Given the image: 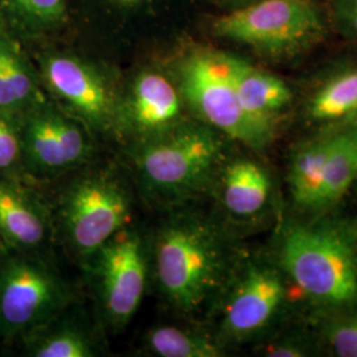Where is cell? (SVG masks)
I'll return each mask as SVG.
<instances>
[{
  "label": "cell",
  "mask_w": 357,
  "mask_h": 357,
  "mask_svg": "<svg viewBox=\"0 0 357 357\" xmlns=\"http://www.w3.org/2000/svg\"><path fill=\"white\" fill-rule=\"evenodd\" d=\"M105 323L123 330L141 306L150 271L149 250L139 231H118L85 262Z\"/></svg>",
  "instance_id": "obj_8"
},
{
  "label": "cell",
  "mask_w": 357,
  "mask_h": 357,
  "mask_svg": "<svg viewBox=\"0 0 357 357\" xmlns=\"http://www.w3.org/2000/svg\"><path fill=\"white\" fill-rule=\"evenodd\" d=\"M349 1H351V3H354V4H356L357 6V0H349Z\"/></svg>",
  "instance_id": "obj_27"
},
{
  "label": "cell",
  "mask_w": 357,
  "mask_h": 357,
  "mask_svg": "<svg viewBox=\"0 0 357 357\" xmlns=\"http://www.w3.org/2000/svg\"><path fill=\"white\" fill-rule=\"evenodd\" d=\"M330 343L337 356L357 357V318L336 324L330 332Z\"/></svg>",
  "instance_id": "obj_23"
},
{
  "label": "cell",
  "mask_w": 357,
  "mask_h": 357,
  "mask_svg": "<svg viewBox=\"0 0 357 357\" xmlns=\"http://www.w3.org/2000/svg\"><path fill=\"white\" fill-rule=\"evenodd\" d=\"M357 176V128L335 134L327 158L317 208L337 203Z\"/></svg>",
  "instance_id": "obj_17"
},
{
  "label": "cell",
  "mask_w": 357,
  "mask_h": 357,
  "mask_svg": "<svg viewBox=\"0 0 357 357\" xmlns=\"http://www.w3.org/2000/svg\"><path fill=\"white\" fill-rule=\"evenodd\" d=\"M222 57L246 112L273 128V118L293 98L290 88L280 77L261 70L238 57L225 53Z\"/></svg>",
  "instance_id": "obj_14"
},
{
  "label": "cell",
  "mask_w": 357,
  "mask_h": 357,
  "mask_svg": "<svg viewBox=\"0 0 357 357\" xmlns=\"http://www.w3.org/2000/svg\"><path fill=\"white\" fill-rule=\"evenodd\" d=\"M181 93L160 72L146 70L135 78L121 130H128L139 143L149 141L180 125ZM118 125V130H119Z\"/></svg>",
  "instance_id": "obj_12"
},
{
  "label": "cell",
  "mask_w": 357,
  "mask_h": 357,
  "mask_svg": "<svg viewBox=\"0 0 357 357\" xmlns=\"http://www.w3.org/2000/svg\"><path fill=\"white\" fill-rule=\"evenodd\" d=\"M48 89L79 122L94 131L118 130L121 109L102 75L72 56L52 54L41 64Z\"/></svg>",
  "instance_id": "obj_9"
},
{
  "label": "cell",
  "mask_w": 357,
  "mask_h": 357,
  "mask_svg": "<svg viewBox=\"0 0 357 357\" xmlns=\"http://www.w3.org/2000/svg\"><path fill=\"white\" fill-rule=\"evenodd\" d=\"M22 162V135L10 116L0 112V171Z\"/></svg>",
  "instance_id": "obj_22"
},
{
  "label": "cell",
  "mask_w": 357,
  "mask_h": 357,
  "mask_svg": "<svg viewBox=\"0 0 357 357\" xmlns=\"http://www.w3.org/2000/svg\"><path fill=\"white\" fill-rule=\"evenodd\" d=\"M221 155L216 132L180 123L137 144L134 162L142 192L155 204H176L212 178Z\"/></svg>",
  "instance_id": "obj_2"
},
{
  "label": "cell",
  "mask_w": 357,
  "mask_h": 357,
  "mask_svg": "<svg viewBox=\"0 0 357 357\" xmlns=\"http://www.w3.org/2000/svg\"><path fill=\"white\" fill-rule=\"evenodd\" d=\"M132 196L114 168H100L75 178L59 211V227L69 252L86 262L118 231L128 228Z\"/></svg>",
  "instance_id": "obj_3"
},
{
  "label": "cell",
  "mask_w": 357,
  "mask_h": 357,
  "mask_svg": "<svg viewBox=\"0 0 357 357\" xmlns=\"http://www.w3.org/2000/svg\"><path fill=\"white\" fill-rule=\"evenodd\" d=\"M270 178L266 171L252 160L238 159L222 174V203L231 215L252 217L268 202Z\"/></svg>",
  "instance_id": "obj_15"
},
{
  "label": "cell",
  "mask_w": 357,
  "mask_h": 357,
  "mask_svg": "<svg viewBox=\"0 0 357 357\" xmlns=\"http://www.w3.org/2000/svg\"><path fill=\"white\" fill-rule=\"evenodd\" d=\"M283 268L305 293L324 305L357 298V262L344 237L326 228H293L282 246Z\"/></svg>",
  "instance_id": "obj_5"
},
{
  "label": "cell",
  "mask_w": 357,
  "mask_h": 357,
  "mask_svg": "<svg viewBox=\"0 0 357 357\" xmlns=\"http://www.w3.org/2000/svg\"><path fill=\"white\" fill-rule=\"evenodd\" d=\"M178 89L211 128L255 150L268 144L273 128L249 114L240 101L222 53L197 51L178 66Z\"/></svg>",
  "instance_id": "obj_4"
},
{
  "label": "cell",
  "mask_w": 357,
  "mask_h": 357,
  "mask_svg": "<svg viewBox=\"0 0 357 357\" xmlns=\"http://www.w3.org/2000/svg\"><path fill=\"white\" fill-rule=\"evenodd\" d=\"M123 1H137V0H123Z\"/></svg>",
  "instance_id": "obj_28"
},
{
  "label": "cell",
  "mask_w": 357,
  "mask_h": 357,
  "mask_svg": "<svg viewBox=\"0 0 357 357\" xmlns=\"http://www.w3.org/2000/svg\"><path fill=\"white\" fill-rule=\"evenodd\" d=\"M146 351L158 357L221 356L218 345L196 332L178 326H158L144 336Z\"/></svg>",
  "instance_id": "obj_20"
},
{
  "label": "cell",
  "mask_w": 357,
  "mask_h": 357,
  "mask_svg": "<svg viewBox=\"0 0 357 357\" xmlns=\"http://www.w3.org/2000/svg\"><path fill=\"white\" fill-rule=\"evenodd\" d=\"M149 259L162 296L184 314L208 302L228 268L227 249L217 230L187 215L169 217L159 227Z\"/></svg>",
  "instance_id": "obj_1"
},
{
  "label": "cell",
  "mask_w": 357,
  "mask_h": 357,
  "mask_svg": "<svg viewBox=\"0 0 357 357\" xmlns=\"http://www.w3.org/2000/svg\"><path fill=\"white\" fill-rule=\"evenodd\" d=\"M344 15L349 23V26H352L354 32L357 35V6L351 3L349 0H347L344 4Z\"/></svg>",
  "instance_id": "obj_26"
},
{
  "label": "cell",
  "mask_w": 357,
  "mask_h": 357,
  "mask_svg": "<svg viewBox=\"0 0 357 357\" xmlns=\"http://www.w3.org/2000/svg\"><path fill=\"white\" fill-rule=\"evenodd\" d=\"M60 317V315H59ZM59 317L31 332L28 355L35 357H93L98 355L94 337L85 327Z\"/></svg>",
  "instance_id": "obj_16"
},
{
  "label": "cell",
  "mask_w": 357,
  "mask_h": 357,
  "mask_svg": "<svg viewBox=\"0 0 357 357\" xmlns=\"http://www.w3.org/2000/svg\"><path fill=\"white\" fill-rule=\"evenodd\" d=\"M215 33L275 57L294 56L324 35L318 8L310 0H262L218 17Z\"/></svg>",
  "instance_id": "obj_6"
},
{
  "label": "cell",
  "mask_w": 357,
  "mask_h": 357,
  "mask_svg": "<svg viewBox=\"0 0 357 357\" xmlns=\"http://www.w3.org/2000/svg\"><path fill=\"white\" fill-rule=\"evenodd\" d=\"M231 289L222 311L221 333L233 340L261 331L273 319L284 296L280 275L259 265L245 268Z\"/></svg>",
  "instance_id": "obj_11"
},
{
  "label": "cell",
  "mask_w": 357,
  "mask_h": 357,
  "mask_svg": "<svg viewBox=\"0 0 357 357\" xmlns=\"http://www.w3.org/2000/svg\"><path fill=\"white\" fill-rule=\"evenodd\" d=\"M22 253L0 264V335L35 331L70 303L63 278L38 257Z\"/></svg>",
  "instance_id": "obj_7"
},
{
  "label": "cell",
  "mask_w": 357,
  "mask_h": 357,
  "mask_svg": "<svg viewBox=\"0 0 357 357\" xmlns=\"http://www.w3.org/2000/svg\"><path fill=\"white\" fill-rule=\"evenodd\" d=\"M20 135L22 160L41 175H59L82 166L93 153L85 128L53 107L35 109Z\"/></svg>",
  "instance_id": "obj_10"
},
{
  "label": "cell",
  "mask_w": 357,
  "mask_h": 357,
  "mask_svg": "<svg viewBox=\"0 0 357 357\" xmlns=\"http://www.w3.org/2000/svg\"><path fill=\"white\" fill-rule=\"evenodd\" d=\"M310 116L330 122L357 113V69L347 70L327 81L311 98Z\"/></svg>",
  "instance_id": "obj_21"
},
{
  "label": "cell",
  "mask_w": 357,
  "mask_h": 357,
  "mask_svg": "<svg viewBox=\"0 0 357 357\" xmlns=\"http://www.w3.org/2000/svg\"><path fill=\"white\" fill-rule=\"evenodd\" d=\"M36 96L35 79L26 61L10 43L0 40V112L24 110Z\"/></svg>",
  "instance_id": "obj_19"
},
{
  "label": "cell",
  "mask_w": 357,
  "mask_h": 357,
  "mask_svg": "<svg viewBox=\"0 0 357 357\" xmlns=\"http://www.w3.org/2000/svg\"><path fill=\"white\" fill-rule=\"evenodd\" d=\"M23 13L43 22L57 19L64 11V0H13Z\"/></svg>",
  "instance_id": "obj_24"
},
{
  "label": "cell",
  "mask_w": 357,
  "mask_h": 357,
  "mask_svg": "<svg viewBox=\"0 0 357 357\" xmlns=\"http://www.w3.org/2000/svg\"><path fill=\"white\" fill-rule=\"evenodd\" d=\"M51 220L38 196L13 180H0V237L20 253H32L51 236Z\"/></svg>",
  "instance_id": "obj_13"
},
{
  "label": "cell",
  "mask_w": 357,
  "mask_h": 357,
  "mask_svg": "<svg viewBox=\"0 0 357 357\" xmlns=\"http://www.w3.org/2000/svg\"><path fill=\"white\" fill-rule=\"evenodd\" d=\"M335 135L305 144L294 156L290 185L294 200L306 208H317L321 178Z\"/></svg>",
  "instance_id": "obj_18"
},
{
  "label": "cell",
  "mask_w": 357,
  "mask_h": 357,
  "mask_svg": "<svg viewBox=\"0 0 357 357\" xmlns=\"http://www.w3.org/2000/svg\"><path fill=\"white\" fill-rule=\"evenodd\" d=\"M268 356L273 357H298L303 356V352L293 347H277L268 351Z\"/></svg>",
  "instance_id": "obj_25"
}]
</instances>
